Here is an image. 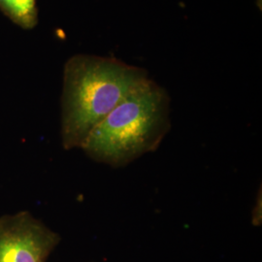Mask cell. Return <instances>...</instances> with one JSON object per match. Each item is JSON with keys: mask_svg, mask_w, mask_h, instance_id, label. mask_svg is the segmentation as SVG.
<instances>
[{"mask_svg": "<svg viewBox=\"0 0 262 262\" xmlns=\"http://www.w3.org/2000/svg\"><path fill=\"white\" fill-rule=\"evenodd\" d=\"M166 91L149 79L94 126L81 149L120 167L158 149L170 127Z\"/></svg>", "mask_w": 262, "mask_h": 262, "instance_id": "cell-2", "label": "cell"}, {"mask_svg": "<svg viewBox=\"0 0 262 262\" xmlns=\"http://www.w3.org/2000/svg\"><path fill=\"white\" fill-rule=\"evenodd\" d=\"M59 241L27 211L0 217V262H46Z\"/></svg>", "mask_w": 262, "mask_h": 262, "instance_id": "cell-3", "label": "cell"}, {"mask_svg": "<svg viewBox=\"0 0 262 262\" xmlns=\"http://www.w3.org/2000/svg\"><path fill=\"white\" fill-rule=\"evenodd\" d=\"M0 9L21 28H33L37 23L36 0H0Z\"/></svg>", "mask_w": 262, "mask_h": 262, "instance_id": "cell-4", "label": "cell"}, {"mask_svg": "<svg viewBox=\"0 0 262 262\" xmlns=\"http://www.w3.org/2000/svg\"><path fill=\"white\" fill-rule=\"evenodd\" d=\"M150 78L114 57L75 56L64 67L61 136L66 150L81 148L89 133Z\"/></svg>", "mask_w": 262, "mask_h": 262, "instance_id": "cell-1", "label": "cell"}]
</instances>
